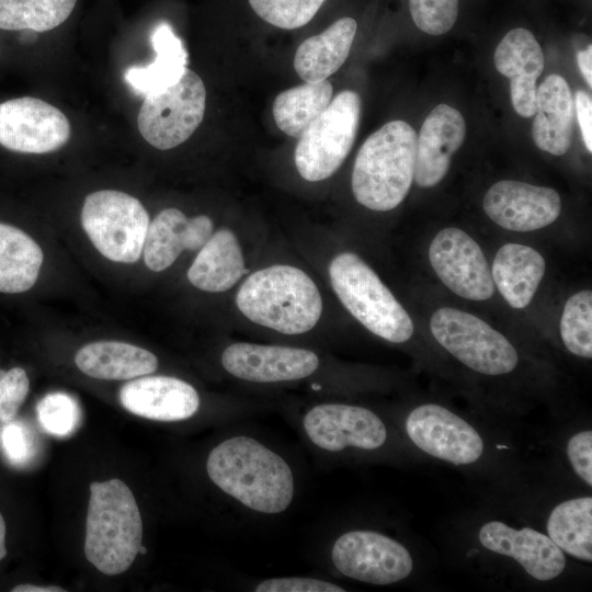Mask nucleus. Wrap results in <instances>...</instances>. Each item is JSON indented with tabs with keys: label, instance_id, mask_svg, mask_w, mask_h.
<instances>
[{
	"label": "nucleus",
	"instance_id": "29",
	"mask_svg": "<svg viewBox=\"0 0 592 592\" xmlns=\"http://www.w3.org/2000/svg\"><path fill=\"white\" fill-rule=\"evenodd\" d=\"M331 98L332 86L327 79L285 90L273 102L275 124L284 134L299 138L327 109Z\"/></svg>",
	"mask_w": 592,
	"mask_h": 592
},
{
	"label": "nucleus",
	"instance_id": "25",
	"mask_svg": "<svg viewBox=\"0 0 592 592\" xmlns=\"http://www.w3.org/2000/svg\"><path fill=\"white\" fill-rule=\"evenodd\" d=\"M357 24L342 18L322 33L305 39L296 50L294 68L309 83L320 82L333 75L346 60Z\"/></svg>",
	"mask_w": 592,
	"mask_h": 592
},
{
	"label": "nucleus",
	"instance_id": "11",
	"mask_svg": "<svg viewBox=\"0 0 592 592\" xmlns=\"http://www.w3.org/2000/svg\"><path fill=\"white\" fill-rule=\"evenodd\" d=\"M67 116L57 107L32 96L0 103V145L24 153H46L70 138Z\"/></svg>",
	"mask_w": 592,
	"mask_h": 592
},
{
	"label": "nucleus",
	"instance_id": "38",
	"mask_svg": "<svg viewBox=\"0 0 592 592\" xmlns=\"http://www.w3.org/2000/svg\"><path fill=\"white\" fill-rule=\"evenodd\" d=\"M257 592H343L333 583L310 578L269 579L255 588Z\"/></svg>",
	"mask_w": 592,
	"mask_h": 592
},
{
	"label": "nucleus",
	"instance_id": "28",
	"mask_svg": "<svg viewBox=\"0 0 592 592\" xmlns=\"http://www.w3.org/2000/svg\"><path fill=\"white\" fill-rule=\"evenodd\" d=\"M42 263V249L27 234L0 223V292L29 291L38 277Z\"/></svg>",
	"mask_w": 592,
	"mask_h": 592
},
{
	"label": "nucleus",
	"instance_id": "44",
	"mask_svg": "<svg viewBox=\"0 0 592 592\" xmlns=\"http://www.w3.org/2000/svg\"><path fill=\"white\" fill-rule=\"evenodd\" d=\"M147 551V549L145 547H143V545L139 547V550L138 553L141 554V555H145Z\"/></svg>",
	"mask_w": 592,
	"mask_h": 592
},
{
	"label": "nucleus",
	"instance_id": "6",
	"mask_svg": "<svg viewBox=\"0 0 592 592\" xmlns=\"http://www.w3.org/2000/svg\"><path fill=\"white\" fill-rule=\"evenodd\" d=\"M149 215L134 196L115 190L89 194L81 224L102 255L114 262L134 263L143 253Z\"/></svg>",
	"mask_w": 592,
	"mask_h": 592
},
{
	"label": "nucleus",
	"instance_id": "17",
	"mask_svg": "<svg viewBox=\"0 0 592 592\" xmlns=\"http://www.w3.org/2000/svg\"><path fill=\"white\" fill-rule=\"evenodd\" d=\"M479 540L487 549L514 558L537 580H551L566 566L562 550L549 536L531 527L517 531L502 522L491 521L481 526Z\"/></svg>",
	"mask_w": 592,
	"mask_h": 592
},
{
	"label": "nucleus",
	"instance_id": "36",
	"mask_svg": "<svg viewBox=\"0 0 592 592\" xmlns=\"http://www.w3.org/2000/svg\"><path fill=\"white\" fill-rule=\"evenodd\" d=\"M29 390L30 380L23 368L0 369V422L13 421Z\"/></svg>",
	"mask_w": 592,
	"mask_h": 592
},
{
	"label": "nucleus",
	"instance_id": "7",
	"mask_svg": "<svg viewBox=\"0 0 592 592\" xmlns=\"http://www.w3.org/2000/svg\"><path fill=\"white\" fill-rule=\"evenodd\" d=\"M360 115V95L343 90L308 126L294 153L297 171L305 180H325L340 168L355 140Z\"/></svg>",
	"mask_w": 592,
	"mask_h": 592
},
{
	"label": "nucleus",
	"instance_id": "5",
	"mask_svg": "<svg viewBox=\"0 0 592 592\" xmlns=\"http://www.w3.org/2000/svg\"><path fill=\"white\" fill-rule=\"evenodd\" d=\"M329 275L341 303L371 332L395 343L411 338L410 316L358 255L338 254L330 263Z\"/></svg>",
	"mask_w": 592,
	"mask_h": 592
},
{
	"label": "nucleus",
	"instance_id": "15",
	"mask_svg": "<svg viewBox=\"0 0 592 592\" xmlns=\"http://www.w3.org/2000/svg\"><path fill=\"white\" fill-rule=\"evenodd\" d=\"M304 429L314 444L330 452L348 446L375 449L387 436L383 421L374 412L341 403L314 407L304 418Z\"/></svg>",
	"mask_w": 592,
	"mask_h": 592
},
{
	"label": "nucleus",
	"instance_id": "39",
	"mask_svg": "<svg viewBox=\"0 0 592 592\" xmlns=\"http://www.w3.org/2000/svg\"><path fill=\"white\" fill-rule=\"evenodd\" d=\"M0 441L4 455L11 463L21 465L30 458L31 441L20 424L8 422L1 431Z\"/></svg>",
	"mask_w": 592,
	"mask_h": 592
},
{
	"label": "nucleus",
	"instance_id": "19",
	"mask_svg": "<svg viewBox=\"0 0 592 592\" xmlns=\"http://www.w3.org/2000/svg\"><path fill=\"white\" fill-rule=\"evenodd\" d=\"M497 70L510 79L511 102L523 117L536 113V81L544 70V54L526 29H513L501 39L493 55Z\"/></svg>",
	"mask_w": 592,
	"mask_h": 592
},
{
	"label": "nucleus",
	"instance_id": "23",
	"mask_svg": "<svg viewBox=\"0 0 592 592\" xmlns=\"http://www.w3.org/2000/svg\"><path fill=\"white\" fill-rule=\"evenodd\" d=\"M86 375L107 380L133 379L153 373L158 358L151 352L118 341H98L82 346L75 356Z\"/></svg>",
	"mask_w": 592,
	"mask_h": 592
},
{
	"label": "nucleus",
	"instance_id": "16",
	"mask_svg": "<svg viewBox=\"0 0 592 592\" xmlns=\"http://www.w3.org/2000/svg\"><path fill=\"white\" fill-rule=\"evenodd\" d=\"M221 362L235 377L255 383L300 379L319 365L318 356L309 350L244 342L229 345Z\"/></svg>",
	"mask_w": 592,
	"mask_h": 592
},
{
	"label": "nucleus",
	"instance_id": "33",
	"mask_svg": "<svg viewBox=\"0 0 592 592\" xmlns=\"http://www.w3.org/2000/svg\"><path fill=\"white\" fill-rule=\"evenodd\" d=\"M36 413L43 430L58 437L73 434L81 423L78 402L64 392H52L43 397L36 406Z\"/></svg>",
	"mask_w": 592,
	"mask_h": 592
},
{
	"label": "nucleus",
	"instance_id": "12",
	"mask_svg": "<svg viewBox=\"0 0 592 592\" xmlns=\"http://www.w3.org/2000/svg\"><path fill=\"white\" fill-rule=\"evenodd\" d=\"M429 259L439 278L456 295L486 300L494 294L483 252L465 231L454 227L442 229L430 244Z\"/></svg>",
	"mask_w": 592,
	"mask_h": 592
},
{
	"label": "nucleus",
	"instance_id": "42",
	"mask_svg": "<svg viewBox=\"0 0 592 592\" xmlns=\"http://www.w3.org/2000/svg\"><path fill=\"white\" fill-rule=\"evenodd\" d=\"M12 592H65V589L56 585L19 584L11 589Z\"/></svg>",
	"mask_w": 592,
	"mask_h": 592
},
{
	"label": "nucleus",
	"instance_id": "30",
	"mask_svg": "<svg viewBox=\"0 0 592 592\" xmlns=\"http://www.w3.org/2000/svg\"><path fill=\"white\" fill-rule=\"evenodd\" d=\"M550 539L563 551L592 560V498L583 497L558 504L547 522Z\"/></svg>",
	"mask_w": 592,
	"mask_h": 592
},
{
	"label": "nucleus",
	"instance_id": "34",
	"mask_svg": "<svg viewBox=\"0 0 592 592\" xmlns=\"http://www.w3.org/2000/svg\"><path fill=\"white\" fill-rule=\"evenodd\" d=\"M326 0H249L253 11L265 22L284 30L307 24Z\"/></svg>",
	"mask_w": 592,
	"mask_h": 592
},
{
	"label": "nucleus",
	"instance_id": "13",
	"mask_svg": "<svg viewBox=\"0 0 592 592\" xmlns=\"http://www.w3.org/2000/svg\"><path fill=\"white\" fill-rule=\"evenodd\" d=\"M406 430L420 449L455 465L471 464L483 451L478 432L439 405L426 403L413 409L407 418Z\"/></svg>",
	"mask_w": 592,
	"mask_h": 592
},
{
	"label": "nucleus",
	"instance_id": "27",
	"mask_svg": "<svg viewBox=\"0 0 592 592\" xmlns=\"http://www.w3.org/2000/svg\"><path fill=\"white\" fill-rule=\"evenodd\" d=\"M150 39L155 60L145 67H130L125 72L128 84L143 95L175 84L187 68V52L169 23H158Z\"/></svg>",
	"mask_w": 592,
	"mask_h": 592
},
{
	"label": "nucleus",
	"instance_id": "43",
	"mask_svg": "<svg viewBox=\"0 0 592 592\" xmlns=\"http://www.w3.org/2000/svg\"><path fill=\"white\" fill-rule=\"evenodd\" d=\"M7 556L5 548V522L0 513V561Z\"/></svg>",
	"mask_w": 592,
	"mask_h": 592
},
{
	"label": "nucleus",
	"instance_id": "14",
	"mask_svg": "<svg viewBox=\"0 0 592 592\" xmlns=\"http://www.w3.org/2000/svg\"><path fill=\"white\" fill-rule=\"evenodd\" d=\"M482 207L500 227L526 232L553 224L560 215L561 200L554 189L502 180L487 191Z\"/></svg>",
	"mask_w": 592,
	"mask_h": 592
},
{
	"label": "nucleus",
	"instance_id": "1",
	"mask_svg": "<svg viewBox=\"0 0 592 592\" xmlns=\"http://www.w3.org/2000/svg\"><path fill=\"white\" fill-rule=\"evenodd\" d=\"M212 481L242 504L262 513H280L294 497V478L287 463L258 441L236 436L208 455Z\"/></svg>",
	"mask_w": 592,
	"mask_h": 592
},
{
	"label": "nucleus",
	"instance_id": "9",
	"mask_svg": "<svg viewBox=\"0 0 592 592\" xmlns=\"http://www.w3.org/2000/svg\"><path fill=\"white\" fill-rule=\"evenodd\" d=\"M206 105L201 77L186 68L173 86L145 95L137 116L144 139L160 150L174 148L200 126Z\"/></svg>",
	"mask_w": 592,
	"mask_h": 592
},
{
	"label": "nucleus",
	"instance_id": "31",
	"mask_svg": "<svg viewBox=\"0 0 592 592\" xmlns=\"http://www.w3.org/2000/svg\"><path fill=\"white\" fill-rule=\"evenodd\" d=\"M77 0H0V29L50 31L71 14Z\"/></svg>",
	"mask_w": 592,
	"mask_h": 592
},
{
	"label": "nucleus",
	"instance_id": "21",
	"mask_svg": "<svg viewBox=\"0 0 592 592\" xmlns=\"http://www.w3.org/2000/svg\"><path fill=\"white\" fill-rule=\"evenodd\" d=\"M213 235L206 215L187 218L178 208H166L149 223L145 243V264L155 272L168 269L183 250H200Z\"/></svg>",
	"mask_w": 592,
	"mask_h": 592
},
{
	"label": "nucleus",
	"instance_id": "8",
	"mask_svg": "<svg viewBox=\"0 0 592 592\" xmlns=\"http://www.w3.org/2000/svg\"><path fill=\"white\" fill-rule=\"evenodd\" d=\"M430 329L445 350L478 373L502 375L517 365V353L510 341L469 312L440 308L431 317Z\"/></svg>",
	"mask_w": 592,
	"mask_h": 592
},
{
	"label": "nucleus",
	"instance_id": "40",
	"mask_svg": "<svg viewBox=\"0 0 592 592\" xmlns=\"http://www.w3.org/2000/svg\"><path fill=\"white\" fill-rule=\"evenodd\" d=\"M574 107L582 139L589 152L592 151V100L591 95L583 90L576 93Z\"/></svg>",
	"mask_w": 592,
	"mask_h": 592
},
{
	"label": "nucleus",
	"instance_id": "3",
	"mask_svg": "<svg viewBox=\"0 0 592 592\" xmlns=\"http://www.w3.org/2000/svg\"><path fill=\"white\" fill-rule=\"evenodd\" d=\"M236 303L252 322L285 334L309 331L322 311L314 281L303 270L282 264L250 275L239 288Z\"/></svg>",
	"mask_w": 592,
	"mask_h": 592
},
{
	"label": "nucleus",
	"instance_id": "4",
	"mask_svg": "<svg viewBox=\"0 0 592 592\" xmlns=\"http://www.w3.org/2000/svg\"><path fill=\"white\" fill-rule=\"evenodd\" d=\"M143 521L136 499L125 482H91L86 521L84 555L102 573L125 572L138 555Z\"/></svg>",
	"mask_w": 592,
	"mask_h": 592
},
{
	"label": "nucleus",
	"instance_id": "24",
	"mask_svg": "<svg viewBox=\"0 0 592 592\" xmlns=\"http://www.w3.org/2000/svg\"><path fill=\"white\" fill-rule=\"evenodd\" d=\"M545 274L544 258L535 249L506 243L497 252L491 276L506 303L513 308L526 307Z\"/></svg>",
	"mask_w": 592,
	"mask_h": 592
},
{
	"label": "nucleus",
	"instance_id": "18",
	"mask_svg": "<svg viewBox=\"0 0 592 592\" xmlns=\"http://www.w3.org/2000/svg\"><path fill=\"white\" fill-rule=\"evenodd\" d=\"M465 136L466 124L458 110L439 104L430 112L417 138L414 180L419 186L432 187L442 181Z\"/></svg>",
	"mask_w": 592,
	"mask_h": 592
},
{
	"label": "nucleus",
	"instance_id": "10",
	"mask_svg": "<svg viewBox=\"0 0 592 592\" xmlns=\"http://www.w3.org/2000/svg\"><path fill=\"white\" fill-rule=\"evenodd\" d=\"M331 557L342 574L372 584L398 582L412 570V558L401 544L371 531H353L340 536Z\"/></svg>",
	"mask_w": 592,
	"mask_h": 592
},
{
	"label": "nucleus",
	"instance_id": "26",
	"mask_svg": "<svg viewBox=\"0 0 592 592\" xmlns=\"http://www.w3.org/2000/svg\"><path fill=\"white\" fill-rule=\"evenodd\" d=\"M244 272L239 241L231 230L223 228L200 249L187 278L198 289L218 293L231 288Z\"/></svg>",
	"mask_w": 592,
	"mask_h": 592
},
{
	"label": "nucleus",
	"instance_id": "2",
	"mask_svg": "<svg viewBox=\"0 0 592 592\" xmlns=\"http://www.w3.org/2000/svg\"><path fill=\"white\" fill-rule=\"evenodd\" d=\"M417 138L414 128L401 119L368 136L352 172V191L360 204L386 212L405 200L414 179Z\"/></svg>",
	"mask_w": 592,
	"mask_h": 592
},
{
	"label": "nucleus",
	"instance_id": "41",
	"mask_svg": "<svg viewBox=\"0 0 592 592\" xmlns=\"http://www.w3.org/2000/svg\"><path fill=\"white\" fill-rule=\"evenodd\" d=\"M577 62L579 69L587 81L592 87V47L589 45L585 49L577 53Z\"/></svg>",
	"mask_w": 592,
	"mask_h": 592
},
{
	"label": "nucleus",
	"instance_id": "22",
	"mask_svg": "<svg viewBox=\"0 0 592 592\" xmlns=\"http://www.w3.org/2000/svg\"><path fill=\"white\" fill-rule=\"evenodd\" d=\"M574 101L567 81L553 73L537 88L532 137L543 151L565 155L572 144Z\"/></svg>",
	"mask_w": 592,
	"mask_h": 592
},
{
	"label": "nucleus",
	"instance_id": "35",
	"mask_svg": "<svg viewBox=\"0 0 592 592\" xmlns=\"http://www.w3.org/2000/svg\"><path fill=\"white\" fill-rule=\"evenodd\" d=\"M409 10L417 27L430 35H442L455 24L458 0H409Z\"/></svg>",
	"mask_w": 592,
	"mask_h": 592
},
{
	"label": "nucleus",
	"instance_id": "20",
	"mask_svg": "<svg viewBox=\"0 0 592 592\" xmlns=\"http://www.w3.org/2000/svg\"><path fill=\"white\" fill-rule=\"evenodd\" d=\"M130 413L156 421H180L198 410L200 397L189 383L170 376H144L125 385L118 394Z\"/></svg>",
	"mask_w": 592,
	"mask_h": 592
},
{
	"label": "nucleus",
	"instance_id": "37",
	"mask_svg": "<svg viewBox=\"0 0 592 592\" xmlns=\"http://www.w3.org/2000/svg\"><path fill=\"white\" fill-rule=\"evenodd\" d=\"M567 453L576 474L592 486V431L573 435L568 442Z\"/></svg>",
	"mask_w": 592,
	"mask_h": 592
},
{
	"label": "nucleus",
	"instance_id": "32",
	"mask_svg": "<svg viewBox=\"0 0 592 592\" xmlns=\"http://www.w3.org/2000/svg\"><path fill=\"white\" fill-rule=\"evenodd\" d=\"M563 344L574 355L592 357V293L584 289L570 296L560 319Z\"/></svg>",
	"mask_w": 592,
	"mask_h": 592
}]
</instances>
